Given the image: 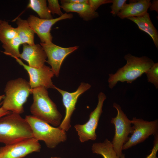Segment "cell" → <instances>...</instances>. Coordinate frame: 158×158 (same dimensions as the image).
I'll return each mask as SVG.
<instances>
[{
	"instance_id": "6da1fadb",
	"label": "cell",
	"mask_w": 158,
	"mask_h": 158,
	"mask_svg": "<svg viewBox=\"0 0 158 158\" xmlns=\"http://www.w3.org/2000/svg\"><path fill=\"white\" fill-rule=\"evenodd\" d=\"M124 58L126 63L118 69L114 74H109V87L112 89L118 82L131 83L140 77L152 66L154 62L148 57H138L130 54L126 55Z\"/></svg>"
},
{
	"instance_id": "7a4b0ae2",
	"label": "cell",
	"mask_w": 158,
	"mask_h": 158,
	"mask_svg": "<svg viewBox=\"0 0 158 158\" xmlns=\"http://www.w3.org/2000/svg\"><path fill=\"white\" fill-rule=\"evenodd\" d=\"M33 102L30 107L32 116L54 127L59 126L62 115L49 96L47 89L39 87L32 89Z\"/></svg>"
},
{
	"instance_id": "3957f363",
	"label": "cell",
	"mask_w": 158,
	"mask_h": 158,
	"mask_svg": "<svg viewBox=\"0 0 158 158\" xmlns=\"http://www.w3.org/2000/svg\"><path fill=\"white\" fill-rule=\"evenodd\" d=\"M32 138L30 125L20 114L11 113L0 118V142L6 145Z\"/></svg>"
},
{
	"instance_id": "277c9868",
	"label": "cell",
	"mask_w": 158,
	"mask_h": 158,
	"mask_svg": "<svg viewBox=\"0 0 158 158\" xmlns=\"http://www.w3.org/2000/svg\"><path fill=\"white\" fill-rule=\"evenodd\" d=\"M29 82L21 78L8 81L4 91L2 107L5 110L20 114L24 112L23 105L31 94Z\"/></svg>"
},
{
	"instance_id": "5b68a950",
	"label": "cell",
	"mask_w": 158,
	"mask_h": 158,
	"mask_svg": "<svg viewBox=\"0 0 158 158\" xmlns=\"http://www.w3.org/2000/svg\"><path fill=\"white\" fill-rule=\"evenodd\" d=\"M25 119L30 126L33 138L43 141L48 147L54 148L66 140V131L58 127L52 126L32 115H26Z\"/></svg>"
},
{
	"instance_id": "8992f818",
	"label": "cell",
	"mask_w": 158,
	"mask_h": 158,
	"mask_svg": "<svg viewBox=\"0 0 158 158\" xmlns=\"http://www.w3.org/2000/svg\"><path fill=\"white\" fill-rule=\"evenodd\" d=\"M113 107L116 110L117 114L111 121L115 128V135L111 143L114 150L120 158L123 154V146L128 140L129 135L132 133L133 129L131 126L130 120L124 113L120 106L114 103Z\"/></svg>"
},
{
	"instance_id": "52a82bcc",
	"label": "cell",
	"mask_w": 158,
	"mask_h": 158,
	"mask_svg": "<svg viewBox=\"0 0 158 158\" xmlns=\"http://www.w3.org/2000/svg\"><path fill=\"white\" fill-rule=\"evenodd\" d=\"M98 102L97 106L89 115L88 120L83 124H77L74 126L78 133L80 141L84 142L89 140H95L97 135L96 130L98 126L99 120L102 113V107L107 97L102 92L98 95Z\"/></svg>"
},
{
	"instance_id": "ba28073f",
	"label": "cell",
	"mask_w": 158,
	"mask_h": 158,
	"mask_svg": "<svg viewBox=\"0 0 158 158\" xmlns=\"http://www.w3.org/2000/svg\"><path fill=\"white\" fill-rule=\"evenodd\" d=\"M130 121L133 125V132L130 137L123 145L122 150L128 149L143 142L150 136L158 133V120L148 121L134 117Z\"/></svg>"
},
{
	"instance_id": "9c48e42d",
	"label": "cell",
	"mask_w": 158,
	"mask_h": 158,
	"mask_svg": "<svg viewBox=\"0 0 158 158\" xmlns=\"http://www.w3.org/2000/svg\"><path fill=\"white\" fill-rule=\"evenodd\" d=\"M91 87L89 84L82 82L75 91L70 92L55 86L54 89L61 95L63 103L65 109V117L59 127L65 131H68L70 128L71 117L75 109V105L78 99L81 94Z\"/></svg>"
},
{
	"instance_id": "30bf717a",
	"label": "cell",
	"mask_w": 158,
	"mask_h": 158,
	"mask_svg": "<svg viewBox=\"0 0 158 158\" xmlns=\"http://www.w3.org/2000/svg\"><path fill=\"white\" fill-rule=\"evenodd\" d=\"M41 148L39 141L32 138L1 147L0 158H22Z\"/></svg>"
},
{
	"instance_id": "8fae6325",
	"label": "cell",
	"mask_w": 158,
	"mask_h": 158,
	"mask_svg": "<svg viewBox=\"0 0 158 158\" xmlns=\"http://www.w3.org/2000/svg\"><path fill=\"white\" fill-rule=\"evenodd\" d=\"M14 58L28 72L31 89L39 87H44L47 89L55 88L56 86L51 80L54 74L51 68L45 65L38 68L32 67L24 64L19 58Z\"/></svg>"
},
{
	"instance_id": "7c38bea8",
	"label": "cell",
	"mask_w": 158,
	"mask_h": 158,
	"mask_svg": "<svg viewBox=\"0 0 158 158\" xmlns=\"http://www.w3.org/2000/svg\"><path fill=\"white\" fill-rule=\"evenodd\" d=\"M73 17L72 13H66L58 18L50 19H41L30 15L27 21L30 27L39 37L41 43H47L52 42L53 37L50 33L52 26L58 21Z\"/></svg>"
},
{
	"instance_id": "4fadbf2b",
	"label": "cell",
	"mask_w": 158,
	"mask_h": 158,
	"mask_svg": "<svg viewBox=\"0 0 158 158\" xmlns=\"http://www.w3.org/2000/svg\"><path fill=\"white\" fill-rule=\"evenodd\" d=\"M40 45L48 58L46 62L50 65L54 75L57 77L59 75L61 66L64 59L79 47L76 46L64 48L57 45L52 42L41 43Z\"/></svg>"
},
{
	"instance_id": "5bb4252c",
	"label": "cell",
	"mask_w": 158,
	"mask_h": 158,
	"mask_svg": "<svg viewBox=\"0 0 158 158\" xmlns=\"http://www.w3.org/2000/svg\"><path fill=\"white\" fill-rule=\"evenodd\" d=\"M19 57L27 62L29 66L38 68L45 65L47 56L41 45L24 44Z\"/></svg>"
},
{
	"instance_id": "9a60e30c",
	"label": "cell",
	"mask_w": 158,
	"mask_h": 158,
	"mask_svg": "<svg viewBox=\"0 0 158 158\" xmlns=\"http://www.w3.org/2000/svg\"><path fill=\"white\" fill-rule=\"evenodd\" d=\"M151 3L150 0H139L126 3L117 16L121 19L141 16L147 12Z\"/></svg>"
},
{
	"instance_id": "2e32d148",
	"label": "cell",
	"mask_w": 158,
	"mask_h": 158,
	"mask_svg": "<svg viewBox=\"0 0 158 158\" xmlns=\"http://www.w3.org/2000/svg\"><path fill=\"white\" fill-rule=\"evenodd\" d=\"M61 7L66 12H75L86 21L91 20L99 16L98 13L92 10L89 4L64 2L61 0Z\"/></svg>"
},
{
	"instance_id": "e0dca14e",
	"label": "cell",
	"mask_w": 158,
	"mask_h": 158,
	"mask_svg": "<svg viewBox=\"0 0 158 158\" xmlns=\"http://www.w3.org/2000/svg\"><path fill=\"white\" fill-rule=\"evenodd\" d=\"M127 18L135 23L140 30L149 35L152 38L156 47L158 49V31L153 24L147 12L141 16L130 17Z\"/></svg>"
},
{
	"instance_id": "ac0fdd59",
	"label": "cell",
	"mask_w": 158,
	"mask_h": 158,
	"mask_svg": "<svg viewBox=\"0 0 158 158\" xmlns=\"http://www.w3.org/2000/svg\"><path fill=\"white\" fill-rule=\"evenodd\" d=\"M18 36L22 44L32 45L35 44V32L30 26L27 20L18 18L16 21Z\"/></svg>"
},
{
	"instance_id": "d6986e66",
	"label": "cell",
	"mask_w": 158,
	"mask_h": 158,
	"mask_svg": "<svg viewBox=\"0 0 158 158\" xmlns=\"http://www.w3.org/2000/svg\"><path fill=\"white\" fill-rule=\"evenodd\" d=\"M92 150L93 153L101 155L104 158H120L114 150L111 142L107 139L103 142L94 143Z\"/></svg>"
},
{
	"instance_id": "ffe728a7",
	"label": "cell",
	"mask_w": 158,
	"mask_h": 158,
	"mask_svg": "<svg viewBox=\"0 0 158 158\" xmlns=\"http://www.w3.org/2000/svg\"><path fill=\"white\" fill-rule=\"evenodd\" d=\"M27 8L36 12L41 19H50L53 18L47 6L46 0H30L29 1Z\"/></svg>"
},
{
	"instance_id": "44dd1931",
	"label": "cell",
	"mask_w": 158,
	"mask_h": 158,
	"mask_svg": "<svg viewBox=\"0 0 158 158\" xmlns=\"http://www.w3.org/2000/svg\"><path fill=\"white\" fill-rule=\"evenodd\" d=\"M18 36L16 28L4 21L0 23V41L4 44Z\"/></svg>"
},
{
	"instance_id": "7402d4cb",
	"label": "cell",
	"mask_w": 158,
	"mask_h": 158,
	"mask_svg": "<svg viewBox=\"0 0 158 158\" xmlns=\"http://www.w3.org/2000/svg\"><path fill=\"white\" fill-rule=\"evenodd\" d=\"M21 44L22 43L20 39L17 36L3 44L2 47L4 49L3 53L13 58H18L20 55L19 48Z\"/></svg>"
},
{
	"instance_id": "603a6c76",
	"label": "cell",
	"mask_w": 158,
	"mask_h": 158,
	"mask_svg": "<svg viewBox=\"0 0 158 158\" xmlns=\"http://www.w3.org/2000/svg\"><path fill=\"white\" fill-rule=\"evenodd\" d=\"M148 81L158 88V63H154L145 72Z\"/></svg>"
},
{
	"instance_id": "cb8c5ba5",
	"label": "cell",
	"mask_w": 158,
	"mask_h": 158,
	"mask_svg": "<svg viewBox=\"0 0 158 158\" xmlns=\"http://www.w3.org/2000/svg\"><path fill=\"white\" fill-rule=\"evenodd\" d=\"M126 0H113L112 5L111 6V13L113 16H117L126 3Z\"/></svg>"
},
{
	"instance_id": "d4e9b609",
	"label": "cell",
	"mask_w": 158,
	"mask_h": 158,
	"mask_svg": "<svg viewBox=\"0 0 158 158\" xmlns=\"http://www.w3.org/2000/svg\"><path fill=\"white\" fill-rule=\"evenodd\" d=\"M48 7L51 13L56 14L60 16L63 14L61 10V6L58 0H48Z\"/></svg>"
},
{
	"instance_id": "484cf974",
	"label": "cell",
	"mask_w": 158,
	"mask_h": 158,
	"mask_svg": "<svg viewBox=\"0 0 158 158\" xmlns=\"http://www.w3.org/2000/svg\"><path fill=\"white\" fill-rule=\"evenodd\" d=\"M112 2L113 0H88V4L94 11L102 4Z\"/></svg>"
},
{
	"instance_id": "4316f807",
	"label": "cell",
	"mask_w": 158,
	"mask_h": 158,
	"mask_svg": "<svg viewBox=\"0 0 158 158\" xmlns=\"http://www.w3.org/2000/svg\"><path fill=\"white\" fill-rule=\"evenodd\" d=\"M154 145L151 153L146 158H158L157 153L158 150V133L154 135ZM120 158H125V155L122 154Z\"/></svg>"
},
{
	"instance_id": "83f0119b",
	"label": "cell",
	"mask_w": 158,
	"mask_h": 158,
	"mask_svg": "<svg viewBox=\"0 0 158 158\" xmlns=\"http://www.w3.org/2000/svg\"><path fill=\"white\" fill-rule=\"evenodd\" d=\"M5 95H0V102L5 97ZM12 112L9 111H7L4 109L2 107L0 108V118L4 116L8 115Z\"/></svg>"
},
{
	"instance_id": "f1b7e54d",
	"label": "cell",
	"mask_w": 158,
	"mask_h": 158,
	"mask_svg": "<svg viewBox=\"0 0 158 158\" xmlns=\"http://www.w3.org/2000/svg\"><path fill=\"white\" fill-rule=\"evenodd\" d=\"M62 1L64 2L71 3L88 4V0H62Z\"/></svg>"
},
{
	"instance_id": "f546056e",
	"label": "cell",
	"mask_w": 158,
	"mask_h": 158,
	"mask_svg": "<svg viewBox=\"0 0 158 158\" xmlns=\"http://www.w3.org/2000/svg\"><path fill=\"white\" fill-rule=\"evenodd\" d=\"M158 0H154L151 2L149 8L150 11H155L158 13Z\"/></svg>"
},
{
	"instance_id": "4dcf8cb0",
	"label": "cell",
	"mask_w": 158,
	"mask_h": 158,
	"mask_svg": "<svg viewBox=\"0 0 158 158\" xmlns=\"http://www.w3.org/2000/svg\"><path fill=\"white\" fill-rule=\"evenodd\" d=\"M51 158H61L59 157H51Z\"/></svg>"
},
{
	"instance_id": "1f68e13d",
	"label": "cell",
	"mask_w": 158,
	"mask_h": 158,
	"mask_svg": "<svg viewBox=\"0 0 158 158\" xmlns=\"http://www.w3.org/2000/svg\"><path fill=\"white\" fill-rule=\"evenodd\" d=\"M2 21L0 20V23L2 22Z\"/></svg>"
}]
</instances>
